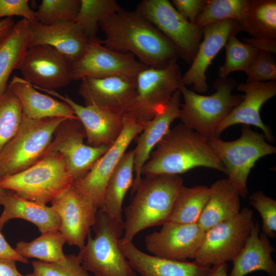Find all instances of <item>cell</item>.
Instances as JSON below:
<instances>
[{"instance_id": "obj_1", "label": "cell", "mask_w": 276, "mask_h": 276, "mask_svg": "<svg viewBox=\"0 0 276 276\" xmlns=\"http://www.w3.org/2000/svg\"><path fill=\"white\" fill-rule=\"evenodd\" d=\"M99 27L105 39L100 42L121 53L133 54L147 67L160 68L180 58L172 42L135 10L121 8L103 18Z\"/></svg>"}, {"instance_id": "obj_2", "label": "cell", "mask_w": 276, "mask_h": 276, "mask_svg": "<svg viewBox=\"0 0 276 276\" xmlns=\"http://www.w3.org/2000/svg\"><path fill=\"white\" fill-rule=\"evenodd\" d=\"M226 174L208 139L181 123L170 129L155 146L142 170V175H179L196 167Z\"/></svg>"}, {"instance_id": "obj_3", "label": "cell", "mask_w": 276, "mask_h": 276, "mask_svg": "<svg viewBox=\"0 0 276 276\" xmlns=\"http://www.w3.org/2000/svg\"><path fill=\"white\" fill-rule=\"evenodd\" d=\"M182 186L180 175L157 174L142 178L131 202L124 209L121 239L132 241L141 231L168 221Z\"/></svg>"}, {"instance_id": "obj_4", "label": "cell", "mask_w": 276, "mask_h": 276, "mask_svg": "<svg viewBox=\"0 0 276 276\" xmlns=\"http://www.w3.org/2000/svg\"><path fill=\"white\" fill-rule=\"evenodd\" d=\"M73 182L63 156L53 152L27 169L2 178L0 187L26 200L46 204L61 197Z\"/></svg>"}, {"instance_id": "obj_5", "label": "cell", "mask_w": 276, "mask_h": 276, "mask_svg": "<svg viewBox=\"0 0 276 276\" xmlns=\"http://www.w3.org/2000/svg\"><path fill=\"white\" fill-rule=\"evenodd\" d=\"M237 85L232 78H219L214 83L215 92L204 96L187 88L181 83L183 98L178 119L181 123L207 139L214 136L218 125L243 100L244 95L233 94Z\"/></svg>"}, {"instance_id": "obj_6", "label": "cell", "mask_w": 276, "mask_h": 276, "mask_svg": "<svg viewBox=\"0 0 276 276\" xmlns=\"http://www.w3.org/2000/svg\"><path fill=\"white\" fill-rule=\"evenodd\" d=\"M87 242L78 255L83 268L95 276H138L122 253L119 240L124 234V223L109 217L98 210Z\"/></svg>"}, {"instance_id": "obj_7", "label": "cell", "mask_w": 276, "mask_h": 276, "mask_svg": "<svg viewBox=\"0 0 276 276\" xmlns=\"http://www.w3.org/2000/svg\"><path fill=\"white\" fill-rule=\"evenodd\" d=\"M66 119H31L22 116L16 133L0 152V179L25 170L41 159L56 128Z\"/></svg>"}, {"instance_id": "obj_8", "label": "cell", "mask_w": 276, "mask_h": 276, "mask_svg": "<svg viewBox=\"0 0 276 276\" xmlns=\"http://www.w3.org/2000/svg\"><path fill=\"white\" fill-rule=\"evenodd\" d=\"M208 142L223 165L226 174L243 198L248 194L247 180L251 169L260 158L274 154L276 148L267 143L263 133L242 125L240 137L225 141L212 136Z\"/></svg>"}, {"instance_id": "obj_9", "label": "cell", "mask_w": 276, "mask_h": 276, "mask_svg": "<svg viewBox=\"0 0 276 276\" xmlns=\"http://www.w3.org/2000/svg\"><path fill=\"white\" fill-rule=\"evenodd\" d=\"M177 59L160 68L146 67L135 78V97L128 113L147 122L162 112L173 94L179 89L182 76Z\"/></svg>"}, {"instance_id": "obj_10", "label": "cell", "mask_w": 276, "mask_h": 276, "mask_svg": "<svg viewBox=\"0 0 276 276\" xmlns=\"http://www.w3.org/2000/svg\"><path fill=\"white\" fill-rule=\"evenodd\" d=\"M254 224V213L245 207L213 226L205 232L194 261L210 267L232 261L244 247Z\"/></svg>"}, {"instance_id": "obj_11", "label": "cell", "mask_w": 276, "mask_h": 276, "mask_svg": "<svg viewBox=\"0 0 276 276\" xmlns=\"http://www.w3.org/2000/svg\"><path fill=\"white\" fill-rule=\"evenodd\" d=\"M135 11L162 32L191 63L202 38V28L182 16L168 0H143Z\"/></svg>"}, {"instance_id": "obj_12", "label": "cell", "mask_w": 276, "mask_h": 276, "mask_svg": "<svg viewBox=\"0 0 276 276\" xmlns=\"http://www.w3.org/2000/svg\"><path fill=\"white\" fill-rule=\"evenodd\" d=\"M124 127L118 139L94 164L82 178L73 186L99 210L102 208L107 182L132 141L147 122H141L130 113L124 114Z\"/></svg>"}, {"instance_id": "obj_13", "label": "cell", "mask_w": 276, "mask_h": 276, "mask_svg": "<svg viewBox=\"0 0 276 276\" xmlns=\"http://www.w3.org/2000/svg\"><path fill=\"white\" fill-rule=\"evenodd\" d=\"M146 67L129 53L113 50L96 38L89 40L82 56L71 63V77L72 80L111 76L135 79Z\"/></svg>"}, {"instance_id": "obj_14", "label": "cell", "mask_w": 276, "mask_h": 276, "mask_svg": "<svg viewBox=\"0 0 276 276\" xmlns=\"http://www.w3.org/2000/svg\"><path fill=\"white\" fill-rule=\"evenodd\" d=\"M84 128L77 118L66 119L56 128L44 155L58 152L64 157L74 182L84 177L110 146L85 144Z\"/></svg>"}, {"instance_id": "obj_15", "label": "cell", "mask_w": 276, "mask_h": 276, "mask_svg": "<svg viewBox=\"0 0 276 276\" xmlns=\"http://www.w3.org/2000/svg\"><path fill=\"white\" fill-rule=\"evenodd\" d=\"M18 70L24 79L35 88L55 90L72 81L71 62L64 55L47 45L29 47Z\"/></svg>"}, {"instance_id": "obj_16", "label": "cell", "mask_w": 276, "mask_h": 276, "mask_svg": "<svg viewBox=\"0 0 276 276\" xmlns=\"http://www.w3.org/2000/svg\"><path fill=\"white\" fill-rule=\"evenodd\" d=\"M205 231L198 224L168 221L159 231L145 238V244L151 255L160 258L184 261L195 258Z\"/></svg>"}, {"instance_id": "obj_17", "label": "cell", "mask_w": 276, "mask_h": 276, "mask_svg": "<svg viewBox=\"0 0 276 276\" xmlns=\"http://www.w3.org/2000/svg\"><path fill=\"white\" fill-rule=\"evenodd\" d=\"M80 80L78 94L85 106L121 115L130 111L135 97V79L111 76Z\"/></svg>"}, {"instance_id": "obj_18", "label": "cell", "mask_w": 276, "mask_h": 276, "mask_svg": "<svg viewBox=\"0 0 276 276\" xmlns=\"http://www.w3.org/2000/svg\"><path fill=\"white\" fill-rule=\"evenodd\" d=\"M61 220L59 231L70 245L81 249L94 225L98 209L73 185L60 198L51 202Z\"/></svg>"}, {"instance_id": "obj_19", "label": "cell", "mask_w": 276, "mask_h": 276, "mask_svg": "<svg viewBox=\"0 0 276 276\" xmlns=\"http://www.w3.org/2000/svg\"><path fill=\"white\" fill-rule=\"evenodd\" d=\"M242 29L239 23L228 19L208 25L202 28V37L196 55L189 70L182 76V83L193 86L197 93L208 90L206 72L212 60L232 35H236Z\"/></svg>"}, {"instance_id": "obj_20", "label": "cell", "mask_w": 276, "mask_h": 276, "mask_svg": "<svg viewBox=\"0 0 276 276\" xmlns=\"http://www.w3.org/2000/svg\"><path fill=\"white\" fill-rule=\"evenodd\" d=\"M36 89L55 97L71 106L84 128L87 145L93 147L110 146L121 134L124 127V115L94 106L81 105L67 95L63 96L56 90Z\"/></svg>"}, {"instance_id": "obj_21", "label": "cell", "mask_w": 276, "mask_h": 276, "mask_svg": "<svg viewBox=\"0 0 276 276\" xmlns=\"http://www.w3.org/2000/svg\"><path fill=\"white\" fill-rule=\"evenodd\" d=\"M237 89L245 93L243 100L218 125L214 136L219 137L228 127L238 124L252 125L263 131L267 141L273 142L274 136L270 128L261 119L260 110L263 105L276 94L275 81L265 82L240 83Z\"/></svg>"}, {"instance_id": "obj_22", "label": "cell", "mask_w": 276, "mask_h": 276, "mask_svg": "<svg viewBox=\"0 0 276 276\" xmlns=\"http://www.w3.org/2000/svg\"><path fill=\"white\" fill-rule=\"evenodd\" d=\"M120 249L135 272L140 276H206L211 267L196 261H179L145 253L132 241L119 240Z\"/></svg>"}, {"instance_id": "obj_23", "label": "cell", "mask_w": 276, "mask_h": 276, "mask_svg": "<svg viewBox=\"0 0 276 276\" xmlns=\"http://www.w3.org/2000/svg\"><path fill=\"white\" fill-rule=\"evenodd\" d=\"M29 47L51 46L64 55L71 63L78 60L84 53L89 39L75 21H62L50 25L38 22L30 24Z\"/></svg>"}, {"instance_id": "obj_24", "label": "cell", "mask_w": 276, "mask_h": 276, "mask_svg": "<svg viewBox=\"0 0 276 276\" xmlns=\"http://www.w3.org/2000/svg\"><path fill=\"white\" fill-rule=\"evenodd\" d=\"M179 89L173 95L164 110L146 123L140 133L133 150L134 179L131 193L134 194L142 179V168L149 158L153 148L170 129L172 123L178 119L180 107Z\"/></svg>"}, {"instance_id": "obj_25", "label": "cell", "mask_w": 276, "mask_h": 276, "mask_svg": "<svg viewBox=\"0 0 276 276\" xmlns=\"http://www.w3.org/2000/svg\"><path fill=\"white\" fill-rule=\"evenodd\" d=\"M8 89L18 99L23 116L26 118L31 119L77 118L67 103L40 93L31 83L16 75L12 77Z\"/></svg>"}, {"instance_id": "obj_26", "label": "cell", "mask_w": 276, "mask_h": 276, "mask_svg": "<svg viewBox=\"0 0 276 276\" xmlns=\"http://www.w3.org/2000/svg\"><path fill=\"white\" fill-rule=\"evenodd\" d=\"M0 204L4 208L0 216V230L9 220L15 218L33 223L41 234L59 230L61 220L52 206L26 200L8 190L1 197Z\"/></svg>"}, {"instance_id": "obj_27", "label": "cell", "mask_w": 276, "mask_h": 276, "mask_svg": "<svg viewBox=\"0 0 276 276\" xmlns=\"http://www.w3.org/2000/svg\"><path fill=\"white\" fill-rule=\"evenodd\" d=\"M274 250L268 237L260 233L259 223H255L244 247L232 260L233 268L228 276H245L256 271L276 276V264L271 257Z\"/></svg>"}, {"instance_id": "obj_28", "label": "cell", "mask_w": 276, "mask_h": 276, "mask_svg": "<svg viewBox=\"0 0 276 276\" xmlns=\"http://www.w3.org/2000/svg\"><path fill=\"white\" fill-rule=\"evenodd\" d=\"M209 188V199L197 221L205 232L240 211L241 196L228 178L219 179Z\"/></svg>"}, {"instance_id": "obj_29", "label": "cell", "mask_w": 276, "mask_h": 276, "mask_svg": "<svg viewBox=\"0 0 276 276\" xmlns=\"http://www.w3.org/2000/svg\"><path fill=\"white\" fill-rule=\"evenodd\" d=\"M133 150L126 152L120 160L107 183L102 208L109 217L124 223L122 205L124 197L134 179Z\"/></svg>"}, {"instance_id": "obj_30", "label": "cell", "mask_w": 276, "mask_h": 276, "mask_svg": "<svg viewBox=\"0 0 276 276\" xmlns=\"http://www.w3.org/2000/svg\"><path fill=\"white\" fill-rule=\"evenodd\" d=\"M31 39L30 22L22 18L0 43V95L8 89L12 72L19 69Z\"/></svg>"}, {"instance_id": "obj_31", "label": "cell", "mask_w": 276, "mask_h": 276, "mask_svg": "<svg viewBox=\"0 0 276 276\" xmlns=\"http://www.w3.org/2000/svg\"><path fill=\"white\" fill-rule=\"evenodd\" d=\"M239 23L253 37L276 40V1L249 0Z\"/></svg>"}, {"instance_id": "obj_32", "label": "cell", "mask_w": 276, "mask_h": 276, "mask_svg": "<svg viewBox=\"0 0 276 276\" xmlns=\"http://www.w3.org/2000/svg\"><path fill=\"white\" fill-rule=\"evenodd\" d=\"M210 196V188L205 186L180 188L168 221L181 223L197 221Z\"/></svg>"}, {"instance_id": "obj_33", "label": "cell", "mask_w": 276, "mask_h": 276, "mask_svg": "<svg viewBox=\"0 0 276 276\" xmlns=\"http://www.w3.org/2000/svg\"><path fill=\"white\" fill-rule=\"evenodd\" d=\"M65 240L59 231L42 233L31 242L19 241L14 250L26 258H36L39 261L54 263L65 257L63 246Z\"/></svg>"}, {"instance_id": "obj_34", "label": "cell", "mask_w": 276, "mask_h": 276, "mask_svg": "<svg viewBox=\"0 0 276 276\" xmlns=\"http://www.w3.org/2000/svg\"><path fill=\"white\" fill-rule=\"evenodd\" d=\"M80 7L75 20L89 40L96 39L100 22L121 8L115 0H80Z\"/></svg>"}, {"instance_id": "obj_35", "label": "cell", "mask_w": 276, "mask_h": 276, "mask_svg": "<svg viewBox=\"0 0 276 276\" xmlns=\"http://www.w3.org/2000/svg\"><path fill=\"white\" fill-rule=\"evenodd\" d=\"M249 0H210L196 19L195 24L203 28L228 19L238 22L241 19Z\"/></svg>"}, {"instance_id": "obj_36", "label": "cell", "mask_w": 276, "mask_h": 276, "mask_svg": "<svg viewBox=\"0 0 276 276\" xmlns=\"http://www.w3.org/2000/svg\"><path fill=\"white\" fill-rule=\"evenodd\" d=\"M226 56L223 64L219 68V78H225L231 73L246 72L259 51L239 40L236 35H232L225 45Z\"/></svg>"}, {"instance_id": "obj_37", "label": "cell", "mask_w": 276, "mask_h": 276, "mask_svg": "<svg viewBox=\"0 0 276 276\" xmlns=\"http://www.w3.org/2000/svg\"><path fill=\"white\" fill-rule=\"evenodd\" d=\"M22 116L18 99L7 89L0 95V152L16 133Z\"/></svg>"}, {"instance_id": "obj_38", "label": "cell", "mask_w": 276, "mask_h": 276, "mask_svg": "<svg viewBox=\"0 0 276 276\" xmlns=\"http://www.w3.org/2000/svg\"><path fill=\"white\" fill-rule=\"evenodd\" d=\"M80 0H42L35 14L38 22L50 25L58 22L75 21Z\"/></svg>"}, {"instance_id": "obj_39", "label": "cell", "mask_w": 276, "mask_h": 276, "mask_svg": "<svg viewBox=\"0 0 276 276\" xmlns=\"http://www.w3.org/2000/svg\"><path fill=\"white\" fill-rule=\"evenodd\" d=\"M32 265L37 276H90L78 255H65L63 260L54 263L34 261Z\"/></svg>"}, {"instance_id": "obj_40", "label": "cell", "mask_w": 276, "mask_h": 276, "mask_svg": "<svg viewBox=\"0 0 276 276\" xmlns=\"http://www.w3.org/2000/svg\"><path fill=\"white\" fill-rule=\"evenodd\" d=\"M249 203L260 213L262 220V232L268 237L276 236V200L257 191L249 197Z\"/></svg>"}, {"instance_id": "obj_41", "label": "cell", "mask_w": 276, "mask_h": 276, "mask_svg": "<svg viewBox=\"0 0 276 276\" xmlns=\"http://www.w3.org/2000/svg\"><path fill=\"white\" fill-rule=\"evenodd\" d=\"M245 73L247 83L275 81L276 63L271 54L259 51Z\"/></svg>"}, {"instance_id": "obj_42", "label": "cell", "mask_w": 276, "mask_h": 276, "mask_svg": "<svg viewBox=\"0 0 276 276\" xmlns=\"http://www.w3.org/2000/svg\"><path fill=\"white\" fill-rule=\"evenodd\" d=\"M28 0H0V18L21 16L30 24L37 22L35 11Z\"/></svg>"}, {"instance_id": "obj_43", "label": "cell", "mask_w": 276, "mask_h": 276, "mask_svg": "<svg viewBox=\"0 0 276 276\" xmlns=\"http://www.w3.org/2000/svg\"><path fill=\"white\" fill-rule=\"evenodd\" d=\"M176 10L190 22L195 24L196 18L205 6V0H172Z\"/></svg>"}, {"instance_id": "obj_44", "label": "cell", "mask_w": 276, "mask_h": 276, "mask_svg": "<svg viewBox=\"0 0 276 276\" xmlns=\"http://www.w3.org/2000/svg\"><path fill=\"white\" fill-rule=\"evenodd\" d=\"M243 41L260 51L275 54L276 53V40L260 38H244Z\"/></svg>"}, {"instance_id": "obj_45", "label": "cell", "mask_w": 276, "mask_h": 276, "mask_svg": "<svg viewBox=\"0 0 276 276\" xmlns=\"http://www.w3.org/2000/svg\"><path fill=\"white\" fill-rule=\"evenodd\" d=\"M1 231V230H0ZM0 258L14 260L23 263H28L27 258L19 255L6 241L0 232Z\"/></svg>"}, {"instance_id": "obj_46", "label": "cell", "mask_w": 276, "mask_h": 276, "mask_svg": "<svg viewBox=\"0 0 276 276\" xmlns=\"http://www.w3.org/2000/svg\"><path fill=\"white\" fill-rule=\"evenodd\" d=\"M16 261L12 259L0 258V276H18Z\"/></svg>"}, {"instance_id": "obj_47", "label": "cell", "mask_w": 276, "mask_h": 276, "mask_svg": "<svg viewBox=\"0 0 276 276\" xmlns=\"http://www.w3.org/2000/svg\"><path fill=\"white\" fill-rule=\"evenodd\" d=\"M15 23L12 17H6L0 19V43L11 33Z\"/></svg>"}, {"instance_id": "obj_48", "label": "cell", "mask_w": 276, "mask_h": 276, "mask_svg": "<svg viewBox=\"0 0 276 276\" xmlns=\"http://www.w3.org/2000/svg\"><path fill=\"white\" fill-rule=\"evenodd\" d=\"M206 276H228L227 263L213 265Z\"/></svg>"}, {"instance_id": "obj_49", "label": "cell", "mask_w": 276, "mask_h": 276, "mask_svg": "<svg viewBox=\"0 0 276 276\" xmlns=\"http://www.w3.org/2000/svg\"><path fill=\"white\" fill-rule=\"evenodd\" d=\"M18 276H37V275L34 272H33V273H29L26 275H22L21 274H20Z\"/></svg>"}, {"instance_id": "obj_50", "label": "cell", "mask_w": 276, "mask_h": 276, "mask_svg": "<svg viewBox=\"0 0 276 276\" xmlns=\"http://www.w3.org/2000/svg\"><path fill=\"white\" fill-rule=\"evenodd\" d=\"M5 191V189H3L0 187V198L2 197V196L3 195V194L4 193Z\"/></svg>"}]
</instances>
